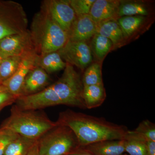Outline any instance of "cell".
<instances>
[{"label":"cell","mask_w":155,"mask_h":155,"mask_svg":"<svg viewBox=\"0 0 155 155\" xmlns=\"http://www.w3.org/2000/svg\"><path fill=\"white\" fill-rule=\"evenodd\" d=\"M56 122L68 126L73 131L81 147L104 140L123 139L128 130L126 126L101 117L70 110L60 113Z\"/></svg>","instance_id":"obj_1"},{"label":"cell","mask_w":155,"mask_h":155,"mask_svg":"<svg viewBox=\"0 0 155 155\" xmlns=\"http://www.w3.org/2000/svg\"><path fill=\"white\" fill-rule=\"evenodd\" d=\"M29 30L38 55L58 51L69 39L68 34L41 8L34 16Z\"/></svg>","instance_id":"obj_2"},{"label":"cell","mask_w":155,"mask_h":155,"mask_svg":"<svg viewBox=\"0 0 155 155\" xmlns=\"http://www.w3.org/2000/svg\"><path fill=\"white\" fill-rule=\"evenodd\" d=\"M45 114L39 110H19L12 107L11 115L1 128L31 139H39L57 125Z\"/></svg>","instance_id":"obj_3"},{"label":"cell","mask_w":155,"mask_h":155,"mask_svg":"<svg viewBox=\"0 0 155 155\" xmlns=\"http://www.w3.org/2000/svg\"><path fill=\"white\" fill-rule=\"evenodd\" d=\"M57 124L38 140L40 155H66L80 147L69 127Z\"/></svg>","instance_id":"obj_4"},{"label":"cell","mask_w":155,"mask_h":155,"mask_svg":"<svg viewBox=\"0 0 155 155\" xmlns=\"http://www.w3.org/2000/svg\"><path fill=\"white\" fill-rule=\"evenodd\" d=\"M53 85L62 105L86 109L83 98L82 78L72 65L67 64L63 74Z\"/></svg>","instance_id":"obj_5"},{"label":"cell","mask_w":155,"mask_h":155,"mask_svg":"<svg viewBox=\"0 0 155 155\" xmlns=\"http://www.w3.org/2000/svg\"><path fill=\"white\" fill-rule=\"evenodd\" d=\"M28 24L27 15L21 4L0 0V40L26 31Z\"/></svg>","instance_id":"obj_6"},{"label":"cell","mask_w":155,"mask_h":155,"mask_svg":"<svg viewBox=\"0 0 155 155\" xmlns=\"http://www.w3.org/2000/svg\"><path fill=\"white\" fill-rule=\"evenodd\" d=\"M58 51L67 64L73 67L75 66L82 70L86 69L92 61L91 49L86 41L68 40L67 43Z\"/></svg>","instance_id":"obj_7"},{"label":"cell","mask_w":155,"mask_h":155,"mask_svg":"<svg viewBox=\"0 0 155 155\" xmlns=\"http://www.w3.org/2000/svg\"><path fill=\"white\" fill-rule=\"evenodd\" d=\"M41 8L68 34L76 18L68 0H45L42 2Z\"/></svg>","instance_id":"obj_8"},{"label":"cell","mask_w":155,"mask_h":155,"mask_svg":"<svg viewBox=\"0 0 155 155\" xmlns=\"http://www.w3.org/2000/svg\"><path fill=\"white\" fill-rule=\"evenodd\" d=\"M32 51L35 50L29 29L0 40V56L3 58L10 56L24 55Z\"/></svg>","instance_id":"obj_9"},{"label":"cell","mask_w":155,"mask_h":155,"mask_svg":"<svg viewBox=\"0 0 155 155\" xmlns=\"http://www.w3.org/2000/svg\"><path fill=\"white\" fill-rule=\"evenodd\" d=\"M38 55L35 51L25 55L14 75L2 83L11 93L18 97L25 78L31 70L36 67L35 61Z\"/></svg>","instance_id":"obj_10"},{"label":"cell","mask_w":155,"mask_h":155,"mask_svg":"<svg viewBox=\"0 0 155 155\" xmlns=\"http://www.w3.org/2000/svg\"><path fill=\"white\" fill-rule=\"evenodd\" d=\"M97 24L89 14L76 17L68 33L69 40L86 41L97 33Z\"/></svg>","instance_id":"obj_11"},{"label":"cell","mask_w":155,"mask_h":155,"mask_svg":"<svg viewBox=\"0 0 155 155\" xmlns=\"http://www.w3.org/2000/svg\"><path fill=\"white\" fill-rule=\"evenodd\" d=\"M49 83V74L41 68L35 67L25 78L19 97L37 93L48 86Z\"/></svg>","instance_id":"obj_12"},{"label":"cell","mask_w":155,"mask_h":155,"mask_svg":"<svg viewBox=\"0 0 155 155\" xmlns=\"http://www.w3.org/2000/svg\"><path fill=\"white\" fill-rule=\"evenodd\" d=\"M121 2L112 0H95L93 4L89 15L97 24L118 16Z\"/></svg>","instance_id":"obj_13"},{"label":"cell","mask_w":155,"mask_h":155,"mask_svg":"<svg viewBox=\"0 0 155 155\" xmlns=\"http://www.w3.org/2000/svg\"><path fill=\"white\" fill-rule=\"evenodd\" d=\"M94 155H123V139L98 142L82 147Z\"/></svg>","instance_id":"obj_14"},{"label":"cell","mask_w":155,"mask_h":155,"mask_svg":"<svg viewBox=\"0 0 155 155\" xmlns=\"http://www.w3.org/2000/svg\"><path fill=\"white\" fill-rule=\"evenodd\" d=\"M67 63L58 51L38 55L35 61V66L41 68L48 74L64 69Z\"/></svg>","instance_id":"obj_15"},{"label":"cell","mask_w":155,"mask_h":155,"mask_svg":"<svg viewBox=\"0 0 155 155\" xmlns=\"http://www.w3.org/2000/svg\"><path fill=\"white\" fill-rule=\"evenodd\" d=\"M105 89L103 83L83 87V98L86 109L98 107L106 99Z\"/></svg>","instance_id":"obj_16"},{"label":"cell","mask_w":155,"mask_h":155,"mask_svg":"<svg viewBox=\"0 0 155 155\" xmlns=\"http://www.w3.org/2000/svg\"><path fill=\"white\" fill-rule=\"evenodd\" d=\"M97 33L110 39L114 45L119 44L125 38L119 23L114 19H108L97 24Z\"/></svg>","instance_id":"obj_17"},{"label":"cell","mask_w":155,"mask_h":155,"mask_svg":"<svg viewBox=\"0 0 155 155\" xmlns=\"http://www.w3.org/2000/svg\"><path fill=\"white\" fill-rule=\"evenodd\" d=\"M125 151L129 155H148L147 141L134 130H128L123 139Z\"/></svg>","instance_id":"obj_18"},{"label":"cell","mask_w":155,"mask_h":155,"mask_svg":"<svg viewBox=\"0 0 155 155\" xmlns=\"http://www.w3.org/2000/svg\"><path fill=\"white\" fill-rule=\"evenodd\" d=\"M38 140L19 136L8 145L3 155H28Z\"/></svg>","instance_id":"obj_19"},{"label":"cell","mask_w":155,"mask_h":155,"mask_svg":"<svg viewBox=\"0 0 155 155\" xmlns=\"http://www.w3.org/2000/svg\"><path fill=\"white\" fill-rule=\"evenodd\" d=\"M24 55L10 56L3 58L0 64V83L14 75Z\"/></svg>","instance_id":"obj_20"},{"label":"cell","mask_w":155,"mask_h":155,"mask_svg":"<svg viewBox=\"0 0 155 155\" xmlns=\"http://www.w3.org/2000/svg\"><path fill=\"white\" fill-rule=\"evenodd\" d=\"M145 19L144 16H125L119 18L117 22L125 37L132 35L138 29L144 22Z\"/></svg>","instance_id":"obj_21"},{"label":"cell","mask_w":155,"mask_h":155,"mask_svg":"<svg viewBox=\"0 0 155 155\" xmlns=\"http://www.w3.org/2000/svg\"><path fill=\"white\" fill-rule=\"evenodd\" d=\"M148 11L144 5L141 3L134 2H121L118 10V16H147Z\"/></svg>","instance_id":"obj_22"},{"label":"cell","mask_w":155,"mask_h":155,"mask_svg":"<svg viewBox=\"0 0 155 155\" xmlns=\"http://www.w3.org/2000/svg\"><path fill=\"white\" fill-rule=\"evenodd\" d=\"M82 81L84 86L103 83L101 65L96 63L90 65L84 73Z\"/></svg>","instance_id":"obj_23"},{"label":"cell","mask_w":155,"mask_h":155,"mask_svg":"<svg viewBox=\"0 0 155 155\" xmlns=\"http://www.w3.org/2000/svg\"><path fill=\"white\" fill-rule=\"evenodd\" d=\"M113 45L110 39L98 34H96L93 37L92 47L97 58L99 60L104 58Z\"/></svg>","instance_id":"obj_24"},{"label":"cell","mask_w":155,"mask_h":155,"mask_svg":"<svg viewBox=\"0 0 155 155\" xmlns=\"http://www.w3.org/2000/svg\"><path fill=\"white\" fill-rule=\"evenodd\" d=\"M134 131L147 141H155V125L148 119L140 122Z\"/></svg>","instance_id":"obj_25"},{"label":"cell","mask_w":155,"mask_h":155,"mask_svg":"<svg viewBox=\"0 0 155 155\" xmlns=\"http://www.w3.org/2000/svg\"><path fill=\"white\" fill-rule=\"evenodd\" d=\"M76 17L89 14L95 0H68Z\"/></svg>","instance_id":"obj_26"},{"label":"cell","mask_w":155,"mask_h":155,"mask_svg":"<svg viewBox=\"0 0 155 155\" xmlns=\"http://www.w3.org/2000/svg\"><path fill=\"white\" fill-rule=\"evenodd\" d=\"M19 135L10 130L0 128V155H3L6 148Z\"/></svg>","instance_id":"obj_27"},{"label":"cell","mask_w":155,"mask_h":155,"mask_svg":"<svg viewBox=\"0 0 155 155\" xmlns=\"http://www.w3.org/2000/svg\"><path fill=\"white\" fill-rule=\"evenodd\" d=\"M18 98L0 83V111L5 107L16 102Z\"/></svg>","instance_id":"obj_28"},{"label":"cell","mask_w":155,"mask_h":155,"mask_svg":"<svg viewBox=\"0 0 155 155\" xmlns=\"http://www.w3.org/2000/svg\"><path fill=\"white\" fill-rule=\"evenodd\" d=\"M66 155H94L87 150L82 147H79L77 149Z\"/></svg>","instance_id":"obj_29"},{"label":"cell","mask_w":155,"mask_h":155,"mask_svg":"<svg viewBox=\"0 0 155 155\" xmlns=\"http://www.w3.org/2000/svg\"><path fill=\"white\" fill-rule=\"evenodd\" d=\"M147 150L148 155H155V141H147Z\"/></svg>","instance_id":"obj_30"},{"label":"cell","mask_w":155,"mask_h":155,"mask_svg":"<svg viewBox=\"0 0 155 155\" xmlns=\"http://www.w3.org/2000/svg\"><path fill=\"white\" fill-rule=\"evenodd\" d=\"M28 155H40L39 153L38 146V142L30 151Z\"/></svg>","instance_id":"obj_31"},{"label":"cell","mask_w":155,"mask_h":155,"mask_svg":"<svg viewBox=\"0 0 155 155\" xmlns=\"http://www.w3.org/2000/svg\"><path fill=\"white\" fill-rule=\"evenodd\" d=\"M3 58L0 56V64H1V62H2V60Z\"/></svg>","instance_id":"obj_32"},{"label":"cell","mask_w":155,"mask_h":155,"mask_svg":"<svg viewBox=\"0 0 155 155\" xmlns=\"http://www.w3.org/2000/svg\"></svg>","instance_id":"obj_33"}]
</instances>
